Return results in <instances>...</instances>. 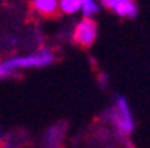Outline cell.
<instances>
[{
  "label": "cell",
  "instance_id": "cell-7",
  "mask_svg": "<svg viewBox=\"0 0 150 148\" xmlns=\"http://www.w3.org/2000/svg\"><path fill=\"white\" fill-rule=\"evenodd\" d=\"M80 11L83 13V16H95L100 11V5L95 0H82Z\"/></svg>",
  "mask_w": 150,
  "mask_h": 148
},
{
  "label": "cell",
  "instance_id": "cell-1",
  "mask_svg": "<svg viewBox=\"0 0 150 148\" xmlns=\"http://www.w3.org/2000/svg\"><path fill=\"white\" fill-rule=\"evenodd\" d=\"M56 54L51 49H39L34 54L28 56H16V57H8V59L0 62V80L10 78L20 70H26V68H41L54 63Z\"/></svg>",
  "mask_w": 150,
  "mask_h": 148
},
{
  "label": "cell",
  "instance_id": "cell-5",
  "mask_svg": "<svg viewBox=\"0 0 150 148\" xmlns=\"http://www.w3.org/2000/svg\"><path fill=\"white\" fill-rule=\"evenodd\" d=\"M112 11L121 18H135L139 13V8H137L134 0H119L112 7Z\"/></svg>",
  "mask_w": 150,
  "mask_h": 148
},
{
  "label": "cell",
  "instance_id": "cell-8",
  "mask_svg": "<svg viewBox=\"0 0 150 148\" xmlns=\"http://www.w3.org/2000/svg\"><path fill=\"white\" fill-rule=\"evenodd\" d=\"M60 138H62V129H60L59 125L51 127V129L47 130V133H46V142H47V145H51V147L59 145Z\"/></svg>",
  "mask_w": 150,
  "mask_h": 148
},
{
  "label": "cell",
  "instance_id": "cell-6",
  "mask_svg": "<svg viewBox=\"0 0 150 148\" xmlns=\"http://www.w3.org/2000/svg\"><path fill=\"white\" fill-rule=\"evenodd\" d=\"M82 0H60L59 2V10L65 15H74L80 10Z\"/></svg>",
  "mask_w": 150,
  "mask_h": 148
},
{
  "label": "cell",
  "instance_id": "cell-2",
  "mask_svg": "<svg viewBox=\"0 0 150 148\" xmlns=\"http://www.w3.org/2000/svg\"><path fill=\"white\" fill-rule=\"evenodd\" d=\"M109 121L114 125V130L121 138H129L132 132H134V119H132V112L129 103L124 96H117L114 106L109 111Z\"/></svg>",
  "mask_w": 150,
  "mask_h": 148
},
{
  "label": "cell",
  "instance_id": "cell-4",
  "mask_svg": "<svg viewBox=\"0 0 150 148\" xmlns=\"http://www.w3.org/2000/svg\"><path fill=\"white\" fill-rule=\"evenodd\" d=\"M31 8L41 16H56L59 13V0H33Z\"/></svg>",
  "mask_w": 150,
  "mask_h": 148
},
{
  "label": "cell",
  "instance_id": "cell-3",
  "mask_svg": "<svg viewBox=\"0 0 150 148\" xmlns=\"http://www.w3.org/2000/svg\"><path fill=\"white\" fill-rule=\"evenodd\" d=\"M96 34H98V25L93 20V16H83V20H80L75 26L72 41L80 49H88L96 41Z\"/></svg>",
  "mask_w": 150,
  "mask_h": 148
}]
</instances>
